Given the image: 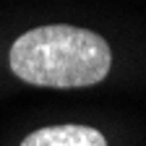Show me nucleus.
Segmentation results:
<instances>
[{
	"label": "nucleus",
	"instance_id": "1",
	"mask_svg": "<svg viewBox=\"0 0 146 146\" xmlns=\"http://www.w3.org/2000/svg\"><path fill=\"white\" fill-rule=\"evenodd\" d=\"M110 65L107 42L76 26H39L24 31L11 47V70L34 86H91L107 78Z\"/></svg>",
	"mask_w": 146,
	"mask_h": 146
},
{
	"label": "nucleus",
	"instance_id": "2",
	"mask_svg": "<svg viewBox=\"0 0 146 146\" xmlns=\"http://www.w3.org/2000/svg\"><path fill=\"white\" fill-rule=\"evenodd\" d=\"M21 146H107V141L89 125H50L29 133Z\"/></svg>",
	"mask_w": 146,
	"mask_h": 146
}]
</instances>
